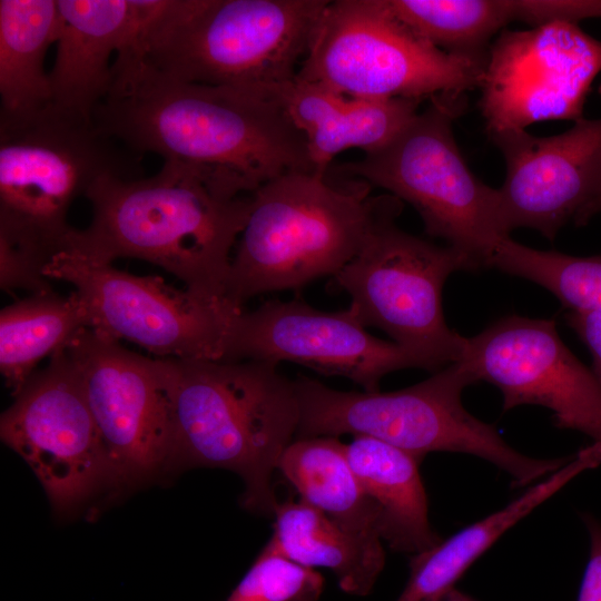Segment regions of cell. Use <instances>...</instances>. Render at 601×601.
<instances>
[{"instance_id":"cell-1","label":"cell","mask_w":601,"mask_h":601,"mask_svg":"<svg viewBox=\"0 0 601 601\" xmlns=\"http://www.w3.org/2000/svg\"><path fill=\"white\" fill-rule=\"evenodd\" d=\"M92 121L138 155L227 170L250 194L288 173H316L275 90L188 82L139 58L115 59Z\"/></svg>"},{"instance_id":"cell-2","label":"cell","mask_w":601,"mask_h":601,"mask_svg":"<svg viewBox=\"0 0 601 601\" xmlns=\"http://www.w3.org/2000/svg\"><path fill=\"white\" fill-rule=\"evenodd\" d=\"M243 193L248 190L234 174L179 160H165L147 178L104 177L85 196L90 225L72 228L70 242L92 263L139 258L204 299L229 303L230 252L250 210Z\"/></svg>"},{"instance_id":"cell-3","label":"cell","mask_w":601,"mask_h":601,"mask_svg":"<svg viewBox=\"0 0 601 601\" xmlns=\"http://www.w3.org/2000/svg\"><path fill=\"white\" fill-rule=\"evenodd\" d=\"M170 402L173 471L220 467L244 482L243 505L274 515L272 476L296 436L294 380L259 361L161 358Z\"/></svg>"},{"instance_id":"cell-4","label":"cell","mask_w":601,"mask_h":601,"mask_svg":"<svg viewBox=\"0 0 601 601\" xmlns=\"http://www.w3.org/2000/svg\"><path fill=\"white\" fill-rule=\"evenodd\" d=\"M367 191V184L336 187L326 175L307 171L260 186L250 194L226 299L242 309L253 296L334 277L357 255L390 196L368 197Z\"/></svg>"},{"instance_id":"cell-5","label":"cell","mask_w":601,"mask_h":601,"mask_svg":"<svg viewBox=\"0 0 601 601\" xmlns=\"http://www.w3.org/2000/svg\"><path fill=\"white\" fill-rule=\"evenodd\" d=\"M327 0H167L140 59L179 80L272 92L295 78Z\"/></svg>"},{"instance_id":"cell-6","label":"cell","mask_w":601,"mask_h":601,"mask_svg":"<svg viewBox=\"0 0 601 601\" xmlns=\"http://www.w3.org/2000/svg\"><path fill=\"white\" fill-rule=\"evenodd\" d=\"M294 382L299 405L296 439L370 436L421 460L431 452L466 453L506 472L516 487L552 474L568 460L524 455L493 425L469 413L462 392L476 381L460 362L392 392H343L305 375H297Z\"/></svg>"},{"instance_id":"cell-7","label":"cell","mask_w":601,"mask_h":601,"mask_svg":"<svg viewBox=\"0 0 601 601\" xmlns=\"http://www.w3.org/2000/svg\"><path fill=\"white\" fill-rule=\"evenodd\" d=\"M430 101L388 144L328 170L408 203L428 236L486 268L497 243L508 237L497 224L496 189L471 171L454 138L453 122L465 109V93H443Z\"/></svg>"},{"instance_id":"cell-8","label":"cell","mask_w":601,"mask_h":601,"mask_svg":"<svg viewBox=\"0 0 601 601\" xmlns=\"http://www.w3.org/2000/svg\"><path fill=\"white\" fill-rule=\"evenodd\" d=\"M484 67L422 39L385 0H335L322 12L297 76L352 97L422 101L479 87Z\"/></svg>"},{"instance_id":"cell-9","label":"cell","mask_w":601,"mask_h":601,"mask_svg":"<svg viewBox=\"0 0 601 601\" xmlns=\"http://www.w3.org/2000/svg\"><path fill=\"white\" fill-rule=\"evenodd\" d=\"M403 207L393 195L371 226L357 255L335 276L365 327L428 359L435 372L456 362L465 337L445 322L442 293L450 275L475 272L463 252L440 246L396 226Z\"/></svg>"},{"instance_id":"cell-10","label":"cell","mask_w":601,"mask_h":601,"mask_svg":"<svg viewBox=\"0 0 601 601\" xmlns=\"http://www.w3.org/2000/svg\"><path fill=\"white\" fill-rule=\"evenodd\" d=\"M141 157L93 121L52 105L0 119V223L62 234L77 197L104 177L141 178Z\"/></svg>"},{"instance_id":"cell-11","label":"cell","mask_w":601,"mask_h":601,"mask_svg":"<svg viewBox=\"0 0 601 601\" xmlns=\"http://www.w3.org/2000/svg\"><path fill=\"white\" fill-rule=\"evenodd\" d=\"M71 228L43 273L75 287L90 328L161 358L223 359L230 324L242 309L177 289L158 276H136L111 264L92 263L72 247Z\"/></svg>"},{"instance_id":"cell-12","label":"cell","mask_w":601,"mask_h":601,"mask_svg":"<svg viewBox=\"0 0 601 601\" xmlns=\"http://www.w3.org/2000/svg\"><path fill=\"white\" fill-rule=\"evenodd\" d=\"M0 436L33 471L57 513L112 490L104 441L65 348L14 396L1 415Z\"/></svg>"},{"instance_id":"cell-13","label":"cell","mask_w":601,"mask_h":601,"mask_svg":"<svg viewBox=\"0 0 601 601\" xmlns=\"http://www.w3.org/2000/svg\"><path fill=\"white\" fill-rule=\"evenodd\" d=\"M104 441L112 490L173 471L170 402L161 358L126 349L92 328L65 347Z\"/></svg>"},{"instance_id":"cell-14","label":"cell","mask_w":601,"mask_h":601,"mask_svg":"<svg viewBox=\"0 0 601 601\" xmlns=\"http://www.w3.org/2000/svg\"><path fill=\"white\" fill-rule=\"evenodd\" d=\"M601 71V41L578 24L553 22L503 30L491 43L479 106L490 134L582 117Z\"/></svg>"},{"instance_id":"cell-15","label":"cell","mask_w":601,"mask_h":601,"mask_svg":"<svg viewBox=\"0 0 601 601\" xmlns=\"http://www.w3.org/2000/svg\"><path fill=\"white\" fill-rule=\"evenodd\" d=\"M365 328L351 307L324 312L299 298L273 299L234 317L221 361L296 363L345 377L365 392L380 391L381 380L395 371L435 372L424 356Z\"/></svg>"},{"instance_id":"cell-16","label":"cell","mask_w":601,"mask_h":601,"mask_svg":"<svg viewBox=\"0 0 601 601\" xmlns=\"http://www.w3.org/2000/svg\"><path fill=\"white\" fill-rule=\"evenodd\" d=\"M476 382L496 386L503 411L540 405L560 428L601 443V382L564 344L553 318L511 315L465 337L456 361Z\"/></svg>"},{"instance_id":"cell-17","label":"cell","mask_w":601,"mask_h":601,"mask_svg":"<svg viewBox=\"0 0 601 601\" xmlns=\"http://www.w3.org/2000/svg\"><path fill=\"white\" fill-rule=\"evenodd\" d=\"M490 137L505 161V178L496 189L497 224L504 237L531 228L553 240L601 189V118H581L549 137L525 129Z\"/></svg>"},{"instance_id":"cell-18","label":"cell","mask_w":601,"mask_h":601,"mask_svg":"<svg viewBox=\"0 0 601 601\" xmlns=\"http://www.w3.org/2000/svg\"><path fill=\"white\" fill-rule=\"evenodd\" d=\"M288 117L305 137L311 160L326 175L333 158L347 149L364 154L393 140L418 114L421 100L347 96L297 75L275 89Z\"/></svg>"},{"instance_id":"cell-19","label":"cell","mask_w":601,"mask_h":601,"mask_svg":"<svg viewBox=\"0 0 601 601\" xmlns=\"http://www.w3.org/2000/svg\"><path fill=\"white\" fill-rule=\"evenodd\" d=\"M55 62L49 72L51 105L92 121L112 82L110 57L127 42L131 0H58Z\"/></svg>"},{"instance_id":"cell-20","label":"cell","mask_w":601,"mask_h":601,"mask_svg":"<svg viewBox=\"0 0 601 601\" xmlns=\"http://www.w3.org/2000/svg\"><path fill=\"white\" fill-rule=\"evenodd\" d=\"M601 464V443L572 455L548 479L539 481L501 510L462 529L433 548L414 554L408 580L396 601H433L447 590L492 544L538 505L580 473Z\"/></svg>"},{"instance_id":"cell-21","label":"cell","mask_w":601,"mask_h":601,"mask_svg":"<svg viewBox=\"0 0 601 601\" xmlns=\"http://www.w3.org/2000/svg\"><path fill=\"white\" fill-rule=\"evenodd\" d=\"M348 463L365 493L381 511L382 540L396 552L417 554L441 540L428 521L421 459L370 436L346 444Z\"/></svg>"},{"instance_id":"cell-22","label":"cell","mask_w":601,"mask_h":601,"mask_svg":"<svg viewBox=\"0 0 601 601\" xmlns=\"http://www.w3.org/2000/svg\"><path fill=\"white\" fill-rule=\"evenodd\" d=\"M277 470L300 500L319 510L349 534L382 542L381 511L365 493L334 436L296 439L283 452Z\"/></svg>"},{"instance_id":"cell-23","label":"cell","mask_w":601,"mask_h":601,"mask_svg":"<svg viewBox=\"0 0 601 601\" xmlns=\"http://www.w3.org/2000/svg\"><path fill=\"white\" fill-rule=\"evenodd\" d=\"M274 533L268 545L307 568H326L339 588L353 595H367L385 563L382 542L358 539L316 508L299 500L278 503Z\"/></svg>"},{"instance_id":"cell-24","label":"cell","mask_w":601,"mask_h":601,"mask_svg":"<svg viewBox=\"0 0 601 601\" xmlns=\"http://www.w3.org/2000/svg\"><path fill=\"white\" fill-rule=\"evenodd\" d=\"M59 24L57 0L0 1V119L24 118L51 105L43 63Z\"/></svg>"},{"instance_id":"cell-25","label":"cell","mask_w":601,"mask_h":601,"mask_svg":"<svg viewBox=\"0 0 601 601\" xmlns=\"http://www.w3.org/2000/svg\"><path fill=\"white\" fill-rule=\"evenodd\" d=\"M83 328H90L85 303L73 292L30 295L1 309L0 371L16 396L45 357L63 349Z\"/></svg>"},{"instance_id":"cell-26","label":"cell","mask_w":601,"mask_h":601,"mask_svg":"<svg viewBox=\"0 0 601 601\" xmlns=\"http://www.w3.org/2000/svg\"><path fill=\"white\" fill-rule=\"evenodd\" d=\"M407 28L440 50L486 63L491 39L512 22L509 0H385Z\"/></svg>"},{"instance_id":"cell-27","label":"cell","mask_w":601,"mask_h":601,"mask_svg":"<svg viewBox=\"0 0 601 601\" xmlns=\"http://www.w3.org/2000/svg\"><path fill=\"white\" fill-rule=\"evenodd\" d=\"M504 270L544 287L566 311H601V255L581 257L515 243L505 254Z\"/></svg>"},{"instance_id":"cell-28","label":"cell","mask_w":601,"mask_h":601,"mask_svg":"<svg viewBox=\"0 0 601 601\" xmlns=\"http://www.w3.org/2000/svg\"><path fill=\"white\" fill-rule=\"evenodd\" d=\"M323 589L321 573L266 544L225 601H317Z\"/></svg>"},{"instance_id":"cell-29","label":"cell","mask_w":601,"mask_h":601,"mask_svg":"<svg viewBox=\"0 0 601 601\" xmlns=\"http://www.w3.org/2000/svg\"><path fill=\"white\" fill-rule=\"evenodd\" d=\"M68 230L49 235L0 223L1 289L6 292L22 289L30 295L53 292L52 280L45 276L43 269L60 247Z\"/></svg>"},{"instance_id":"cell-30","label":"cell","mask_w":601,"mask_h":601,"mask_svg":"<svg viewBox=\"0 0 601 601\" xmlns=\"http://www.w3.org/2000/svg\"><path fill=\"white\" fill-rule=\"evenodd\" d=\"M512 21L532 28L565 22L578 24L588 18H601V0H510Z\"/></svg>"},{"instance_id":"cell-31","label":"cell","mask_w":601,"mask_h":601,"mask_svg":"<svg viewBox=\"0 0 601 601\" xmlns=\"http://www.w3.org/2000/svg\"><path fill=\"white\" fill-rule=\"evenodd\" d=\"M565 322L592 356V372L601 382V311H566Z\"/></svg>"},{"instance_id":"cell-32","label":"cell","mask_w":601,"mask_h":601,"mask_svg":"<svg viewBox=\"0 0 601 601\" xmlns=\"http://www.w3.org/2000/svg\"><path fill=\"white\" fill-rule=\"evenodd\" d=\"M583 519L590 536V558L578 601H601V524L591 515Z\"/></svg>"},{"instance_id":"cell-33","label":"cell","mask_w":601,"mask_h":601,"mask_svg":"<svg viewBox=\"0 0 601 601\" xmlns=\"http://www.w3.org/2000/svg\"><path fill=\"white\" fill-rule=\"evenodd\" d=\"M601 213V189L594 199L573 220L577 226H584L595 215Z\"/></svg>"},{"instance_id":"cell-34","label":"cell","mask_w":601,"mask_h":601,"mask_svg":"<svg viewBox=\"0 0 601 601\" xmlns=\"http://www.w3.org/2000/svg\"><path fill=\"white\" fill-rule=\"evenodd\" d=\"M433 601H476V600L465 594L464 592L455 589L454 587L447 590L446 592H444L443 594H441L440 597H437Z\"/></svg>"},{"instance_id":"cell-35","label":"cell","mask_w":601,"mask_h":601,"mask_svg":"<svg viewBox=\"0 0 601 601\" xmlns=\"http://www.w3.org/2000/svg\"><path fill=\"white\" fill-rule=\"evenodd\" d=\"M599 91H600V93H601V86H600V88H599Z\"/></svg>"}]
</instances>
